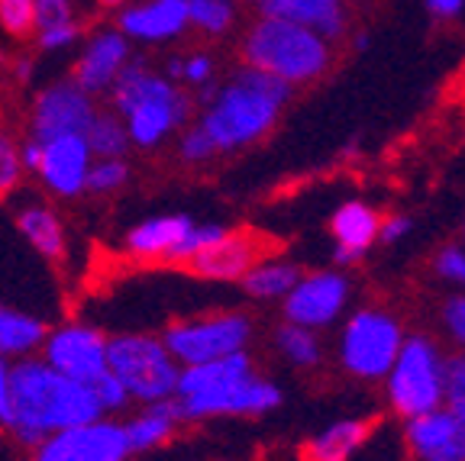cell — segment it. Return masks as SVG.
Wrapping results in <instances>:
<instances>
[{
	"label": "cell",
	"instance_id": "7bdbcfd3",
	"mask_svg": "<svg viewBox=\"0 0 465 461\" xmlns=\"http://www.w3.org/2000/svg\"><path fill=\"white\" fill-rule=\"evenodd\" d=\"M423 10H427L430 20L452 23L465 14V0H423Z\"/></svg>",
	"mask_w": 465,
	"mask_h": 461
},
{
	"label": "cell",
	"instance_id": "8d00e7d4",
	"mask_svg": "<svg viewBox=\"0 0 465 461\" xmlns=\"http://www.w3.org/2000/svg\"><path fill=\"white\" fill-rule=\"evenodd\" d=\"M94 394H97V404H101L104 417L124 413L130 404H136V400H133V394L126 390V384L120 381V378H116L114 371H107V375H104L101 381L94 384Z\"/></svg>",
	"mask_w": 465,
	"mask_h": 461
},
{
	"label": "cell",
	"instance_id": "83f0119b",
	"mask_svg": "<svg viewBox=\"0 0 465 461\" xmlns=\"http://www.w3.org/2000/svg\"><path fill=\"white\" fill-rule=\"evenodd\" d=\"M87 142H91L94 159H126V152L133 149L126 120L114 107L97 113V120L87 130Z\"/></svg>",
	"mask_w": 465,
	"mask_h": 461
},
{
	"label": "cell",
	"instance_id": "2e32d148",
	"mask_svg": "<svg viewBox=\"0 0 465 461\" xmlns=\"http://www.w3.org/2000/svg\"><path fill=\"white\" fill-rule=\"evenodd\" d=\"M349 297V281L336 271H317L301 278L298 288L284 297V317L288 323L307 326V329H317V326L333 323L342 313Z\"/></svg>",
	"mask_w": 465,
	"mask_h": 461
},
{
	"label": "cell",
	"instance_id": "3957f363",
	"mask_svg": "<svg viewBox=\"0 0 465 461\" xmlns=\"http://www.w3.org/2000/svg\"><path fill=\"white\" fill-rule=\"evenodd\" d=\"M107 97L110 107L126 120L133 145L143 152L159 149L174 132H182L194 107V94L188 87L174 84L168 74L149 68V62L136 55L116 78Z\"/></svg>",
	"mask_w": 465,
	"mask_h": 461
},
{
	"label": "cell",
	"instance_id": "e0dca14e",
	"mask_svg": "<svg viewBox=\"0 0 465 461\" xmlns=\"http://www.w3.org/2000/svg\"><path fill=\"white\" fill-rule=\"evenodd\" d=\"M404 439L420 461H465V426L450 407L411 417Z\"/></svg>",
	"mask_w": 465,
	"mask_h": 461
},
{
	"label": "cell",
	"instance_id": "836d02e7",
	"mask_svg": "<svg viewBox=\"0 0 465 461\" xmlns=\"http://www.w3.org/2000/svg\"><path fill=\"white\" fill-rule=\"evenodd\" d=\"M0 29L14 39L36 33V0H0Z\"/></svg>",
	"mask_w": 465,
	"mask_h": 461
},
{
	"label": "cell",
	"instance_id": "d6986e66",
	"mask_svg": "<svg viewBox=\"0 0 465 461\" xmlns=\"http://www.w3.org/2000/svg\"><path fill=\"white\" fill-rule=\"evenodd\" d=\"M255 14L311 26L327 39H342L352 29L349 0H255Z\"/></svg>",
	"mask_w": 465,
	"mask_h": 461
},
{
	"label": "cell",
	"instance_id": "7c38bea8",
	"mask_svg": "<svg viewBox=\"0 0 465 461\" xmlns=\"http://www.w3.org/2000/svg\"><path fill=\"white\" fill-rule=\"evenodd\" d=\"M133 62V39L120 26H101L94 29L87 43L81 45L78 58L72 65V78L84 87L87 94H110L116 78Z\"/></svg>",
	"mask_w": 465,
	"mask_h": 461
},
{
	"label": "cell",
	"instance_id": "5bb4252c",
	"mask_svg": "<svg viewBox=\"0 0 465 461\" xmlns=\"http://www.w3.org/2000/svg\"><path fill=\"white\" fill-rule=\"evenodd\" d=\"M182 400L184 419H217V417H262L282 404V390L265 378L252 375L246 381L232 384L217 394L178 397Z\"/></svg>",
	"mask_w": 465,
	"mask_h": 461
},
{
	"label": "cell",
	"instance_id": "681fc988",
	"mask_svg": "<svg viewBox=\"0 0 465 461\" xmlns=\"http://www.w3.org/2000/svg\"><path fill=\"white\" fill-rule=\"evenodd\" d=\"M94 4L101 10H116V14H120V10H124L126 4H130V0H94Z\"/></svg>",
	"mask_w": 465,
	"mask_h": 461
},
{
	"label": "cell",
	"instance_id": "4316f807",
	"mask_svg": "<svg viewBox=\"0 0 465 461\" xmlns=\"http://www.w3.org/2000/svg\"><path fill=\"white\" fill-rule=\"evenodd\" d=\"M301 271L288 261H265V265H255L252 271L242 278V290L255 300H278V297H288L291 290L298 288Z\"/></svg>",
	"mask_w": 465,
	"mask_h": 461
},
{
	"label": "cell",
	"instance_id": "ab89813d",
	"mask_svg": "<svg viewBox=\"0 0 465 461\" xmlns=\"http://www.w3.org/2000/svg\"><path fill=\"white\" fill-rule=\"evenodd\" d=\"M81 20L74 23H65V26H55V29H43V33H36V45L43 52H65L72 49L74 43L81 39Z\"/></svg>",
	"mask_w": 465,
	"mask_h": 461
},
{
	"label": "cell",
	"instance_id": "f35d334b",
	"mask_svg": "<svg viewBox=\"0 0 465 461\" xmlns=\"http://www.w3.org/2000/svg\"><path fill=\"white\" fill-rule=\"evenodd\" d=\"M446 407L465 426V355L446 361Z\"/></svg>",
	"mask_w": 465,
	"mask_h": 461
},
{
	"label": "cell",
	"instance_id": "8992f818",
	"mask_svg": "<svg viewBox=\"0 0 465 461\" xmlns=\"http://www.w3.org/2000/svg\"><path fill=\"white\" fill-rule=\"evenodd\" d=\"M388 400L401 417H420L446 404V365L427 336H411L388 371Z\"/></svg>",
	"mask_w": 465,
	"mask_h": 461
},
{
	"label": "cell",
	"instance_id": "4dcf8cb0",
	"mask_svg": "<svg viewBox=\"0 0 465 461\" xmlns=\"http://www.w3.org/2000/svg\"><path fill=\"white\" fill-rule=\"evenodd\" d=\"M275 346L291 365H298V368H311L320 361V339L307 326L284 323L282 329L275 332Z\"/></svg>",
	"mask_w": 465,
	"mask_h": 461
},
{
	"label": "cell",
	"instance_id": "1f68e13d",
	"mask_svg": "<svg viewBox=\"0 0 465 461\" xmlns=\"http://www.w3.org/2000/svg\"><path fill=\"white\" fill-rule=\"evenodd\" d=\"M130 178L133 172L126 159H94L91 174H87V194H97V197L116 194V191H124L130 184Z\"/></svg>",
	"mask_w": 465,
	"mask_h": 461
},
{
	"label": "cell",
	"instance_id": "7402d4cb",
	"mask_svg": "<svg viewBox=\"0 0 465 461\" xmlns=\"http://www.w3.org/2000/svg\"><path fill=\"white\" fill-rule=\"evenodd\" d=\"M330 230H333V236H336L333 261L349 265V261H356L359 255L369 252V245L381 236V220H378V213L369 203L352 201L336 210Z\"/></svg>",
	"mask_w": 465,
	"mask_h": 461
},
{
	"label": "cell",
	"instance_id": "603a6c76",
	"mask_svg": "<svg viewBox=\"0 0 465 461\" xmlns=\"http://www.w3.org/2000/svg\"><path fill=\"white\" fill-rule=\"evenodd\" d=\"M252 358L246 352L226 355V358L203 361V365H184L182 381H178V397H197V394H217L232 384L252 378Z\"/></svg>",
	"mask_w": 465,
	"mask_h": 461
},
{
	"label": "cell",
	"instance_id": "f6af8a7d",
	"mask_svg": "<svg viewBox=\"0 0 465 461\" xmlns=\"http://www.w3.org/2000/svg\"><path fill=\"white\" fill-rule=\"evenodd\" d=\"M39 162H43V139L26 136V139H23V165H26V172L36 174Z\"/></svg>",
	"mask_w": 465,
	"mask_h": 461
},
{
	"label": "cell",
	"instance_id": "484cf974",
	"mask_svg": "<svg viewBox=\"0 0 465 461\" xmlns=\"http://www.w3.org/2000/svg\"><path fill=\"white\" fill-rule=\"evenodd\" d=\"M371 423L362 419H342L333 423L330 429L307 442V461H349V455L359 452L369 439Z\"/></svg>",
	"mask_w": 465,
	"mask_h": 461
},
{
	"label": "cell",
	"instance_id": "5b68a950",
	"mask_svg": "<svg viewBox=\"0 0 465 461\" xmlns=\"http://www.w3.org/2000/svg\"><path fill=\"white\" fill-rule=\"evenodd\" d=\"M107 361L136 404H159L168 397H178L182 381V361L168 352L162 336L149 332H120L110 336Z\"/></svg>",
	"mask_w": 465,
	"mask_h": 461
},
{
	"label": "cell",
	"instance_id": "277c9868",
	"mask_svg": "<svg viewBox=\"0 0 465 461\" xmlns=\"http://www.w3.org/2000/svg\"><path fill=\"white\" fill-rule=\"evenodd\" d=\"M242 65H252L265 74L288 81L291 87L317 84L333 68V39L311 26L275 16H255L240 39Z\"/></svg>",
	"mask_w": 465,
	"mask_h": 461
},
{
	"label": "cell",
	"instance_id": "c3c4849f",
	"mask_svg": "<svg viewBox=\"0 0 465 461\" xmlns=\"http://www.w3.org/2000/svg\"><path fill=\"white\" fill-rule=\"evenodd\" d=\"M369 43H371L369 29H359V33H352V49L365 52V49H369Z\"/></svg>",
	"mask_w": 465,
	"mask_h": 461
},
{
	"label": "cell",
	"instance_id": "f907efd6",
	"mask_svg": "<svg viewBox=\"0 0 465 461\" xmlns=\"http://www.w3.org/2000/svg\"><path fill=\"white\" fill-rule=\"evenodd\" d=\"M462 236H465V232H462Z\"/></svg>",
	"mask_w": 465,
	"mask_h": 461
},
{
	"label": "cell",
	"instance_id": "f1b7e54d",
	"mask_svg": "<svg viewBox=\"0 0 465 461\" xmlns=\"http://www.w3.org/2000/svg\"><path fill=\"white\" fill-rule=\"evenodd\" d=\"M236 23H240L236 0H191V26L203 36H230Z\"/></svg>",
	"mask_w": 465,
	"mask_h": 461
},
{
	"label": "cell",
	"instance_id": "6da1fadb",
	"mask_svg": "<svg viewBox=\"0 0 465 461\" xmlns=\"http://www.w3.org/2000/svg\"><path fill=\"white\" fill-rule=\"evenodd\" d=\"M94 387L62 375L43 355L14 361L10 368V407L0 426L23 446L36 448L49 436L72 426L101 419Z\"/></svg>",
	"mask_w": 465,
	"mask_h": 461
},
{
	"label": "cell",
	"instance_id": "60d3db41",
	"mask_svg": "<svg viewBox=\"0 0 465 461\" xmlns=\"http://www.w3.org/2000/svg\"><path fill=\"white\" fill-rule=\"evenodd\" d=\"M436 271L443 274V278H450V281L465 284V252L462 249H456V245L443 249V252L436 255Z\"/></svg>",
	"mask_w": 465,
	"mask_h": 461
},
{
	"label": "cell",
	"instance_id": "7dc6e473",
	"mask_svg": "<svg viewBox=\"0 0 465 461\" xmlns=\"http://www.w3.org/2000/svg\"><path fill=\"white\" fill-rule=\"evenodd\" d=\"M33 68H36V65H33V55H23L20 62H16V68H14L16 81H23V84H26V81L33 78Z\"/></svg>",
	"mask_w": 465,
	"mask_h": 461
},
{
	"label": "cell",
	"instance_id": "30bf717a",
	"mask_svg": "<svg viewBox=\"0 0 465 461\" xmlns=\"http://www.w3.org/2000/svg\"><path fill=\"white\" fill-rule=\"evenodd\" d=\"M107 346H110V336H104L94 326L65 323V326L49 329L39 355H43L52 368H58L62 375L74 378V381L87 384V387H94L110 371Z\"/></svg>",
	"mask_w": 465,
	"mask_h": 461
},
{
	"label": "cell",
	"instance_id": "9c48e42d",
	"mask_svg": "<svg viewBox=\"0 0 465 461\" xmlns=\"http://www.w3.org/2000/svg\"><path fill=\"white\" fill-rule=\"evenodd\" d=\"M97 113H101L97 97L87 94L74 78L52 81L39 91L33 107H29V136L43 139V142L55 136H72V132L87 136Z\"/></svg>",
	"mask_w": 465,
	"mask_h": 461
},
{
	"label": "cell",
	"instance_id": "cb8c5ba5",
	"mask_svg": "<svg viewBox=\"0 0 465 461\" xmlns=\"http://www.w3.org/2000/svg\"><path fill=\"white\" fill-rule=\"evenodd\" d=\"M16 230L23 232V239H26L43 259H49V261L65 259V245H68L65 226H62V220H58V213L49 203L33 201L16 210Z\"/></svg>",
	"mask_w": 465,
	"mask_h": 461
},
{
	"label": "cell",
	"instance_id": "e575fe53",
	"mask_svg": "<svg viewBox=\"0 0 465 461\" xmlns=\"http://www.w3.org/2000/svg\"><path fill=\"white\" fill-rule=\"evenodd\" d=\"M220 152L217 145H213V139L203 132L201 123H191V126H184L182 136H178V159L184 162V165H207L211 159H217Z\"/></svg>",
	"mask_w": 465,
	"mask_h": 461
},
{
	"label": "cell",
	"instance_id": "ffe728a7",
	"mask_svg": "<svg viewBox=\"0 0 465 461\" xmlns=\"http://www.w3.org/2000/svg\"><path fill=\"white\" fill-rule=\"evenodd\" d=\"M191 226L194 223L188 217H182V213L145 220V223L133 226L124 236V252L136 261H172L174 249L182 245Z\"/></svg>",
	"mask_w": 465,
	"mask_h": 461
},
{
	"label": "cell",
	"instance_id": "44dd1931",
	"mask_svg": "<svg viewBox=\"0 0 465 461\" xmlns=\"http://www.w3.org/2000/svg\"><path fill=\"white\" fill-rule=\"evenodd\" d=\"M182 423H184V410L178 397H168V400H159V404H145L136 417H130L124 423L130 452L145 455V452H153V448H162L178 433Z\"/></svg>",
	"mask_w": 465,
	"mask_h": 461
},
{
	"label": "cell",
	"instance_id": "7a4b0ae2",
	"mask_svg": "<svg viewBox=\"0 0 465 461\" xmlns=\"http://www.w3.org/2000/svg\"><path fill=\"white\" fill-rule=\"evenodd\" d=\"M291 97L294 87L288 81L252 65H240L217 84L213 97L201 107L197 123L213 139L217 152H240L269 136Z\"/></svg>",
	"mask_w": 465,
	"mask_h": 461
},
{
	"label": "cell",
	"instance_id": "d590c367",
	"mask_svg": "<svg viewBox=\"0 0 465 461\" xmlns=\"http://www.w3.org/2000/svg\"><path fill=\"white\" fill-rule=\"evenodd\" d=\"M226 232V226H217V223H201V226H191V232L182 239V245L174 249L172 255V265H188L191 259H194L197 252H203L207 245H213L220 236Z\"/></svg>",
	"mask_w": 465,
	"mask_h": 461
},
{
	"label": "cell",
	"instance_id": "52a82bcc",
	"mask_svg": "<svg viewBox=\"0 0 465 461\" xmlns=\"http://www.w3.org/2000/svg\"><path fill=\"white\" fill-rule=\"evenodd\" d=\"M168 352L184 365L226 358V355L246 352L252 339V319L246 313H213L201 319H178L162 332Z\"/></svg>",
	"mask_w": 465,
	"mask_h": 461
},
{
	"label": "cell",
	"instance_id": "4fadbf2b",
	"mask_svg": "<svg viewBox=\"0 0 465 461\" xmlns=\"http://www.w3.org/2000/svg\"><path fill=\"white\" fill-rule=\"evenodd\" d=\"M91 165H94V152H91L84 132L55 136L43 142V162H39L36 178L43 181V188L49 194L62 197V201H74V197L87 194Z\"/></svg>",
	"mask_w": 465,
	"mask_h": 461
},
{
	"label": "cell",
	"instance_id": "d4e9b609",
	"mask_svg": "<svg viewBox=\"0 0 465 461\" xmlns=\"http://www.w3.org/2000/svg\"><path fill=\"white\" fill-rule=\"evenodd\" d=\"M45 336H49V329L36 313L0 303V358L20 361L29 355H39Z\"/></svg>",
	"mask_w": 465,
	"mask_h": 461
},
{
	"label": "cell",
	"instance_id": "ee69618b",
	"mask_svg": "<svg viewBox=\"0 0 465 461\" xmlns=\"http://www.w3.org/2000/svg\"><path fill=\"white\" fill-rule=\"evenodd\" d=\"M411 230V217H401V213H394V217H388V220H381V242L385 245H391V242H398L404 232Z\"/></svg>",
	"mask_w": 465,
	"mask_h": 461
},
{
	"label": "cell",
	"instance_id": "ba28073f",
	"mask_svg": "<svg viewBox=\"0 0 465 461\" xmlns=\"http://www.w3.org/2000/svg\"><path fill=\"white\" fill-rule=\"evenodd\" d=\"M404 346L401 326L381 310H362L342 329V365L359 378H385Z\"/></svg>",
	"mask_w": 465,
	"mask_h": 461
},
{
	"label": "cell",
	"instance_id": "d6a6232c",
	"mask_svg": "<svg viewBox=\"0 0 465 461\" xmlns=\"http://www.w3.org/2000/svg\"><path fill=\"white\" fill-rule=\"evenodd\" d=\"M23 172H26V165H23V142L10 130L0 126V201L20 188Z\"/></svg>",
	"mask_w": 465,
	"mask_h": 461
},
{
	"label": "cell",
	"instance_id": "74e56055",
	"mask_svg": "<svg viewBox=\"0 0 465 461\" xmlns=\"http://www.w3.org/2000/svg\"><path fill=\"white\" fill-rule=\"evenodd\" d=\"M78 20L74 0H36V33Z\"/></svg>",
	"mask_w": 465,
	"mask_h": 461
},
{
	"label": "cell",
	"instance_id": "f546056e",
	"mask_svg": "<svg viewBox=\"0 0 465 461\" xmlns=\"http://www.w3.org/2000/svg\"><path fill=\"white\" fill-rule=\"evenodd\" d=\"M165 74L174 81V84L188 87V91H203V87H211L217 81V62H213L211 52H188V55H174L168 58Z\"/></svg>",
	"mask_w": 465,
	"mask_h": 461
},
{
	"label": "cell",
	"instance_id": "9a60e30c",
	"mask_svg": "<svg viewBox=\"0 0 465 461\" xmlns=\"http://www.w3.org/2000/svg\"><path fill=\"white\" fill-rule=\"evenodd\" d=\"M116 26L133 43L165 45L191 29V0H139L116 14Z\"/></svg>",
	"mask_w": 465,
	"mask_h": 461
},
{
	"label": "cell",
	"instance_id": "ac0fdd59",
	"mask_svg": "<svg viewBox=\"0 0 465 461\" xmlns=\"http://www.w3.org/2000/svg\"><path fill=\"white\" fill-rule=\"evenodd\" d=\"M262 259V239L252 232H232L226 230L213 245L197 252L184 268L207 278V281H242Z\"/></svg>",
	"mask_w": 465,
	"mask_h": 461
},
{
	"label": "cell",
	"instance_id": "8fae6325",
	"mask_svg": "<svg viewBox=\"0 0 465 461\" xmlns=\"http://www.w3.org/2000/svg\"><path fill=\"white\" fill-rule=\"evenodd\" d=\"M124 423L114 419H91L49 436L43 446L33 448V461H130Z\"/></svg>",
	"mask_w": 465,
	"mask_h": 461
},
{
	"label": "cell",
	"instance_id": "b9f144b4",
	"mask_svg": "<svg viewBox=\"0 0 465 461\" xmlns=\"http://www.w3.org/2000/svg\"><path fill=\"white\" fill-rule=\"evenodd\" d=\"M443 323L450 336L465 346V297H450L443 307Z\"/></svg>",
	"mask_w": 465,
	"mask_h": 461
},
{
	"label": "cell",
	"instance_id": "bcb514c9",
	"mask_svg": "<svg viewBox=\"0 0 465 461\" xmlns=\"http://www.w3.org/2000/svg\"><path fill=\"white\" fill-rule=\"evenodd\" d=\"M10 368H14V361L0 358V419L7 417L10 407Z\"/></svg>",
	"mask_w": 465,
	"mask_h": 461
}]
</instances>
